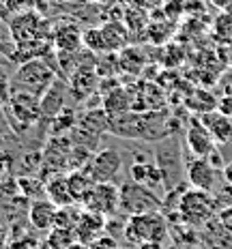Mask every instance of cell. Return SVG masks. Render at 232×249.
Instances as JSON below:
<instances>
[{
  "mask_svg": "<svg viewBox=\"0 0 232 249\" xmlns=\"http://www.w3.org/2000/svg\"><path fill=\"white\" fill-rule=\"evenodd\" d=\"M125 238L131 245L140 243H163L168 238V221L159 211H146L138 215H129L125 228Z\"/></svg>",
  "mask_w": 232,
  "mask_h": 249,
  "instance_id": "6da1fadb",
  "label": "cell"
},
{
  "mask_svg": "<svg viewBox=\"0 0 232 249\" xmlns=\"http://www.w3.org/2000/svg\"><path fill=\"white\" fill-rule=\"evenodd\" d=\"M54 82L56 77L52 73V69L43 60L37 58V60H28L19 65L18 73L11 80V88H19V90H26L41 99Z\"/></svg>",
  "mask_w": 232,
  "mask_h": 249,
  "instance_id": "7a4b0ae2",
  "label": "cell"
},
{
  "mask_svg": "<svg viewBox=\"0 0 232 249\" xmlns=\"http://www.w3.org/2000/svg\"><path fill=\"white\" fill-rule=\"evenodd\" d=\"M215 211V204L211 200L209 191L192 189L180 196L178 200V215L185 224L189 226H202Z\"/></svg>",
  "mask_w": 232,
  "mask_h": 249,
  "instance_id": "3957f363",
  "label": "cell"
},
{
  "mask_svg": "<svg viewBox=\"0 0 232 249\" xmlns=\"http://www.w3.org/2000/svg\"><path fill=\"white\" fill-rule=\"evenodd\" d=\"M161 209V200L148 189L146 185L140 183H125L121 187V204L118 211H125L127 215H138V213L146 211H159Z\"/></svg>",
  "mask_w": 232,
  "mask_h": 249,
  "instance_id": "277c9868",
  "label": "cell"
},
{
  "mask_svg": "<svg viewBox=\"0 0 232 249\" xmlns=\"http://www.w3.org/2000/svg\"><path fill=\"white\" fill-rule=\"evenodd\" d=\"M118 204H121V187H116L114 183H95L82 202V209L110 217L112 213L118 211Z\"/></svg>",
  "mask_w": 232,
  "mask_h": 249,
  "instance_id": "5b68a950",
  "label": "cell"
},
{
  "mask_svg": "<svg viewBox=\"0 0 232 249\" xmlns=\"http://www.w3.org/2000/svg\"><path fill=\"white\" fill-rule=\"evenodd\" d=\"M121 168H123L121 153L114 148H103L99 153L92 155L84 170L92 176L95 183H114Z\"/></svg>",
  "mask_w": 232,
  "mask_h": 249,
  "instance_id": "8992f818",
  "label": "cell"
},
{
  "mask_svg": "<svg viewBox=\"0 0 232 249\" xmlns=\"http://www.w3.org/2000/svg\"><path fill=\"white\" fill-rule=\"evenodd\" d=\"M9 35H11V41L15 45L26 43V41L43 39V19L35 11L15 13L9 19Z\"/></svg>",
  "mask_w": 232,
  "mask_h": 249,
  "instance_id": "52a82bcc",
  "label": "cell"
},
{
  "mask_svg": "<svg viewBox=\"0 0 232 249\" xmlns=\"http://www.w3.org/2000/svg\"><path fill=\"white\" fill-rule=\"evenodd\" d=\"M73 142L67 136H52L43 148V165L52 174H60L71 163Z\"/></svg>",
  "mask_w": 232,
  "mask_h": 249,
  "instance_id": "ba28073f",
  "label": "cell"
},
{
  "mask_svg": "<svg viewBox=\"0 0 232 249\" xmlns=\"http://www.w3.org/2000/svg\"><path fill=\"white\" fill-rule=\"evenodd\" d=\"M187 148L194 153V157H202L206 159L211 153H215V138L211 136V131L206 129V124L200 118H194L187 127Z\"/></svg>",
  "mask_w": 232,
  "mask_h": 249,
  "instance_id": "9c48e42d",
  "label": "cell"
},
{
  "mask_svg": "<svg viewBox=\"0 0 232 249\" xmlns=\"http://www.w3.org/2000/svg\"><path fill=\"white\" fill-rule=\"evenodd\" d=\"M187 180L192 183L194 189L211 191L217 180V168L209 161V159L196 157L187 163Z\"/></svg>",
  "mask_w": 232,
  "mask_h": 249,
  "instance_id": "30bf717a",
  "label": "cell"
},
{
  "mask_svg": "<svg viewBox=\"0 0 232 249\" xmlns=\"http://www.w3.org/2000/svg\"><path fill=\"white\" fill-rule=\"evenodd\" d=\"M106 226H107V221L103 215L92 213V211H82L80 217H77V224H75V241L90 245L95 238L101 236Z\"/></svg>",
  "mask_w": 232,
  "mask_h": 249,
  "instance_id": "8fae6325",
  "label": "cell"
},
{
  "mask_svg": "<svg viewBox=\"0 0 232 249\" xmlns=\"http://www.w3.org/2000/svg\"><path fill=\"white\" fill-rule=\"evenodd\" d=\"M56 217H58V206L50 200H37L30 204L28 211V221L33 228L41 232H50L56 226Z\"/></svg>",
  "mask_w": 232,
  "mask_h": 249,
  "instance_id": "7c38bea8",
  "label": "cell"
},
{
  "mask_svg": "<svg viewBox=\"0 0 232 249\" xmlns=\"http://www.w3.org/2000/svg\"><path fill=\"white\" fill-rule=\"evenodd\" d=\"M77 129H80L82 136L97 138L103 131H110V116L103 107H92L86 110L82 116H77Z\"/></svg>",
  "mask_w": 232,
  "mask_h": 249,
  "instance_id": "4fadbf2b",
  "label": "cell"
},
{
  "mask_svg": "<svg viewBox=\"0 0 232 249\" xmlns=\"http://www.w3.org/2000/svg\"><path fill=\"white\" fill-rule=\"evenodd\" d=\"M200 121L206 124L211 136L217 144H232V116L224 112H206L200 116Z\"/></svg>",
  "mask_w": 232,
  "mask_h": 249,
  "instance_id": "5bb4252c",
  "label": "cell"
},
{
  "mask_svg": "<svg viewBox=\"0 0 232 249\" xmlns=\"http://www.w3.org/2000/svg\"><path fill=\"white\" fill-rule=\"evenodd\" d=\"M161 176H163V170L159 168L157 163L148 161L146 157H138L131 165V180L133 183H140V185H146V187H155L161 183Z\"/></svg>",
  "mask_w": 232,
  "mask_h": 249,
  "instance_id": "9a60e30c",
  "label": "cell"
},
{
  "mask_svg": "<svg viewBox=\"0 0 232 249\" xmlns=\"http://www.w3.org/2000/svg\"><path fill=\"white\" fill-rule=\"evenodd\" d=\"M69 86L73 90L75 97L84 99V97L92 95L99 86V80H97V71L92 67H84V69H77L73 75H69Z\"/></svg>",
  "mask_w": 232,
  "mask_h": 249,
  "instance_id": "2e32d148",
  "label": "cell"
},
{
  "mask_svg": "<svg viewBox=\"0 0 232 249\" xmlns=\"http://www.w3.org/2000/svg\"><path fill=\"white\" fill-rule=\"evenodd\" d=\"M103 110L107 112L110 118H118L123 114H129L131 107V95L125 88H116V90H107L103 97Z\"/></svg>",
  "mask_w": 232,
  "mask_h": 249,
  "instance_id": "e0dca14e",
  "label": "cell"
},
{
  "mask_svg": "<svg viewBox=\"0 0 232 249\" xmlns=\"http://www.w3.org/2000/svg\"><path fill=\"white\" fill-rule=\"evenodd\" d=\"M45 194H48V200L54 202L58 209L73 204V198H71V194H69V183H67V176L63 172L54 174L48 183H45Z\"/></svg>",
  "mask_w": 232,
  "mask_h": 249,
  "instance_id": "ac0fdd59",
  "label": "cell"
},
{
  "mask_svg": "<svg viewBox=\"0 0 232 249\" xmlns=\"http://www.w3.org/2000/svg\"><path fill=\"white\" fill-rule=\"evenodd\" d=\"M67 183H69V194L73 198V204H82L84 198L89 196V191L92 189V185H95V180L82 168V170H73V172L67 174Z\"/></svg>",
  "mask_w": 232,
  "mask_h": 249,
  "instance_id": "d6986e66",
  "label": "cell"
},
{
  "mask_svg": "<svg viewBox=\"0 0 232 249\" xmlns=\"http://www.w3.org/2000/svg\"><path fill=\"white\" fill-rule=\"evenodd\" d=\"M54 43L60 52H77L84 43V35L73 24H65L54 30Z\"/></svg>",
  "mask_w": 232,
  "mask_h": 249,
  "instance_id": "ffe728a7",
  "label": "cell"
},
{
  "mask_svg": "<svg viewBox=\"0 0 232 249\" xmlns=\"http://www.w3.org/2000/svg\"><path fill=\"white\" fill-rule=\"evenodd\" d=\"M63 101H65V92L60 90V84L58 80L54 82L48 92H45L43 97H41V118H48V121H52V118L56 116V114L63 112Z\"/></svg>",
  "mask_w": 232,
  "mask_h": 249,
  "instance_id": "44dd1931",
  "label": "cell"
},
{
  "mask_svg": "<svg viewBox=\"0 0 232 249\" xmlns=\"http://www.w3.org/2000/svg\"><path fill=\"white\" fill-rule=\"evenodd\" d=\"M101 35H103V43H106V52L121 50L127 43V30L118 22H110L101 26Z\"/></svg>",
  "mask_w": 232,
  "mask_h": 249,
  "instance_id": "7402d4cb",
  "label": "cell"
},
{
  "mask_svg": "<svg viewBox=\"0 0 232 249\" xmlns=\"http://www.w3.org/2000/svg\"><path fill=\"white\" fill-rule=\"evenodd\" d=\"M52 136H60L63 131H67V129L71 127H77V116L73 110H69V107H63V112L56 114L54 118H52Z\"/></svg>",
  "mask_w": 232,
  "mask_h": 249,
  "instance_id": "603a6c76",
  "label": "cell"
},
{
  "mask_svg": "<svg viewBox=\"0 0 232 249\" xmlns=\"http://www.w3.org/2000/svg\"><path fill=\"white\" fill-rule=\"evenodd\" d=\"M89 247L90 249H118V241L110 234H101L99 238H95Z\"/></svg>",
  "mask_w": 232,
  "mask_h": 249,
  "instance_id": "cb8c5ba5",
  "label": "cell"
},
{
  "mask_svg": "<svg viewBox=\"0 0 232 249\" xmlns=\"http://www.w3.org/2000/svg\"><path fill=\"white\" fill-rule=\"evenodd\" d=\"M35 0H7V9L13 13H24V11H30Z\"/></svg>",
  "mask_w": 232,
  "mask_h": 249,
  "instance_id": "d4e9b609",
  "label": "cell"
},
{
  "mask_svg": "<svg viewBox=\"0 0 232 249\" xmlns=\"http://www.w3.org/2000/svg\"><path fill=\"white\" fill-rule=\"evenodd\" d=\"M9 97H11V82H9L7 77L0 75V107L7 106Z\"/></svg>",
  "mask_w": 232,
  "mask_h": 249,
  "instance_id": "484cf974",
  "label": "cell"
},
{
  "mask_svg": "<svg viewBox=\"0 0 232 249\" xmlns=\"http://www.w3.org/2000/svg\"><path fill=\"white\" fill-rule=\"evenodd\" d=\"M217 9H224V11H232V0H211Z\"/></svg>",
  "mask_w": 232,
  "mask_h": 249,
  "instance_id": "4316f807",
  "label": "cell"
},
{
  "mask_svg": "<svg viewBox=\"0 0 232 249\" xmlns=\"http://www.w3.org/2000/svg\"><path fill=\"white\" fill-rule=\"evenodd\" d=\"M221 174H224V178H226V183H228L232 187V161L230 163H226L224 165V170H221Z\"/></svg>",
  "mask_w": 232,
  "mask_h": 249,
  "instance_id": "83f0119b",
  "label": "cell"
},
{
  "mask_svg": "<svg viewBox=\"0 0 232 249\" xmlns=\"http://www.w3.org/2000/svg\"><path fill=\"white\" fill-rule=\"evenodd\" d=\"M161 245H163V243H153V241H148V243H140V245H136V249H163Z\"/></svg>",
  "mask_w": 232,
  "mask_h": 249,
  "instance_id": "f1b7e54d",
  "label": "cell"
},
{
  "mask_svg": "<svg viewBox=\"0 0 232 249\" xmlns=\"http://www.w3.org/2000/svg\"><path fill=\"white\" fill-rule=\"evenodd\" d=\"M67 249H90V247L86 245V243H80V241H75V243H71V245L67 247Z\"/></svg>",
  "mask_w": 232,
  "mask_h": 249,
  "instance_id": "f546056e",
  "label": "cell"
},
{
  "mask_svg": "<svg viewBox=\"0 0 232 249\" xmlns=\"http://www.w3.org/2000/svg\"><path fill=\"white\" fill-rule=\"evenodd\" d=\"M95 2H114V0H95Z\"/></svg>",
  "mask_w": 232,
  "mask_h": 249,
  "instance_id": "4dcf8cb0",
  "label": "cell"
}]
</instances>
